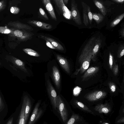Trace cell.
I'll use <instances>...</instances> for the list:
<instances>
[{
	"instance_id": "obj_6",
	"label": "cell",
	"mask_w": 124,
	"mask_h": 124,
	"mask_svg": "<svg viewBox=\"0 0 124 124\" xmlns=\"http://www.w3.org/2000/svg\"><path fill=\"white\" fill-rule=\"evenodd\" d=\"M71 14L73 20L78 25L82 24L80 15L78 9V5L75 1L71 0Z\"/></svg>"
},
{
	"instance_id": "obj_41",
	"label": "cell",
	"mask_w": 124,
	"mask_h": 124,
	"mask_svg": "<svg viewBox=\"0 0 124 124\" xmlns=\"http://www.w3.org/2000/svg\"><path fill=\"white\" fill-rule=\"evenodd\" d=\"M113 1L116 2L120 3H122L124 1V0H113Z\"/></svg>"
},
{
	"instance_id": "obj_29",
	"label": "cell",
	"mask_w": 124,
	"mask_h": 124,
	"mask_svg": "<svg viewBox=\"0 0 124 124\" xmlns=\"http://www.w3.org/2000/svg\"><path fill=\"white\" fill-rule=\"evenodd\" d=\"M21 2L20 0H9V2L8 8L12 6H17V5Z\"/></svg>"
},
{
	"instance_id": "obj_22",
	"label": "cell",
	"mask_w": 124,
	"mask_h": 124,
	"mask_svg": "<svg viewBox=\"0 0 124 124\" xmlns=\"http://www.w3.org/2000/svg\"><path fill=\"white\" fill-rule=\"evenodd\" d=\"M93 2L99 10L101 12L102 15L104 16L107 14V10L103 2L100 0H94Z\"/></svg>"
},
{
	"instance_id": "obj_4",
	"label": "cell",
	"mask_w": 124,
	"mask_h": 124,
	"mask_svg": "<svg viewBox=\"0 0 124 124\" xmlns=\"http://www.w3.org/2000/svg\"><path fill=\"white\" fill-rule=\"evenodd\" d=\"M47 90L50 101L52 110L54 114L58 117L56 102L57 93L49 79L47 80Z\"/></svg>"
},
{
	"instance_id": "obj_14",
	"label": "cell",
	"mask_w": 124,
	"mask_h": 124,
	"mask_svg": "<svg viewBox=\"0 0 124 124\" xmlns=\"http://www.w3.org/2000/svg\"><path fill=\"white\" fill-rule=\"evenodd\" d=\"M7 56L10 61L14 65L24 72H27V70L25 67L24 63L22 61L13 56L9 55Z\"/></svg>"
},
{
	"instance_id": "obj_13",
	"label": "cell",
	"mask_w": 124,
	"mask_h": 124,
	"mask_svg": "<svg viewBox=\"0 0 124 124\" xmlns=\"http://www.w3.org/2000/svg\"><path fill=\"white\" fill-rule=\"evenodd\" d=\"M54 1L64 16L69 18L70 12L64 4L63 0H55Z\"/></svg>"
},
{
	"instance_id": "obj_5",
	"label": "cell",
	"mask_w": 124,
	"mask_h": 124,
	"mask_svg": "<svg viewBox=\"0 0 124 124\" xmlns=\"http://www.w3.org/2000/svg\"><path fill=\"white\" fill-rule=\"evenodd\" d=\"M11 28L12 32L10 34H8L9 36L16 39L18 41L22 42L26 41L30 39L32 36L31 34L24 30Z\"/></svg>"
},
{
	"instance_id": "obj_43",
	"label": "cell",
	"mask_w": 124,
	"mask_h": 124,
	"mask_svg": "<svg viewBox=\"0 0 124 124\" xmlns=\"http://www.w3.org/2000/svg\"><path fill=\"white\" fill-rule=\"evenodd\" d=\"M124 29L123 27L122 29L120 31V34L122 37H124Z\"/></svg>"
},
{
	"instance_id": "obj_19",
	"label": "cell",
	"mask_w": 124,
	"mask_h": 124,
	"mask_svg": "<svg viewBox=\"0 0 124 124\" xmlns=\"http://www.w3.org/2000/svg\"><path fill=\"white\" fill-rule=\"evenodd\" d=\"M25 99L24 96L22 107L20 110V116L18 124H25Z\"/></svg>"
},
{
	"instance_id": "obj_33",
	"label": "cell",
	"mask_w": 124,
	"mask_h": 124,
	"mask_svg": "<svg viewBox=\"0 0 124 124\" xmlns=\"http://www.w3.org/2000/svg\"><path fill=\"white\" fill-rule=\"evenodd\" d=\"M40 13L41 15L47 20H48V18L46 13L44 10L42 8H40L39 9Z\"/></svg>"
},
{
	"instance_id": "obj_9",
	"label": "cell",
	"mask_w": 124,
	"mask_h": 124,
	"mask_svg": "<svg viewBox=\"0 0 124 124\" xmlns=\"http://www.w3.org/2000/svg\"><path fill=\"white\" fill-rule=\"evenodd\" d=\"M73 108L79 109L85 112L88 113L95 115L96 113L91 108H89L81 102L75 100L72 104Z\"/></svg>"
},
{
	"instance_id": "obj_34",
	"label": "cell",
	"mask_w": 124,
	"mask_h": 124,
	"mask_svg": "<svg viewBox=\"0 0 124 124\" xmlns=\"http://www.w3.org/2000/svg\"><path fill=\"white\" fill-rule=\"evenodd\" d=\"M109 63L110 68H112L113 64V56L110 53L109 54Z\"/></svg>"
},
{
	"instance_id": "obj_10",
	"label": "cell",
	"mask_w": 124,
	"mask_h": 124,
	"mask_svg": "<svg viewBox=\"0 0 124 124\" xmlns=\"http://www.w3.org/2000/svg\"><path fill=\"white\" fill-rule=\"evenodd\" d=\"M24 96L25 99V124H27L28 120L32 108L33 104L31 99L28 96L25 95Z\"/></svg>"
},
{
	"instance_id": "obj_7",
	"label": "cell",
	"mask_w": 124,
	"mask_h": 124,
	"mask_svg": "<svg viewBox=\"0 0 124 124\" xmlns=\"http://www.w3.org/2000/svg\"><path fill=\"white\" fill-rule=\"evenodd\" d=\"M92 109L95 113L97 112L99 114H103L106 115L110 114L112 111V108L107 103L98 104Z\"/></svg>"
},
{
	"instance_id": "obj_24",
	"label": "cell",
	"mask_w": 124,
	"mask_h": 124,
	"mask_svg": "<svg viewBox=\"0 0 124 124\" xmlns=\"http://www.w3.org/2000/svg\"><path fill=\"white\" fill-rule=\"evenodd\" d=\"M124 17V13L122 14L115 19L110 23V26L113 27L117 25L123 19Z\"/></svg>"
},
{
	"instance_id": "obj_45",
	"label": "cell",
	"mask_w": 124,
	"mask_h": 124,
	"mask_svg": "<svg viewBox=\"0 0 124 124\" xmlns=\"http://www.w3.org/2000/svg\"><path fill=\"white\" fill-rule=\"evenodd\" d=\"M42 124H48V123L46 121H44L43 123Z\"/></svg>"
},
{
	"instance_id": "obj_30",
	"label": "cell",
	"mask_w": 124,
	"mask_h": 124,
	"mask_svg": "<svg viewBox=\"0 0 124 124\" xmlns=\"http://www.w3.org/2000/svg\"><path fill=\"white\" fill-rule=\"evenodd\" d=\"M7 0H2L0 1V12L5 8L7 6Z\"/></svg>"
},
{
	"instance_id": "obj_16",
	"label": "cell",
	"mask_w": 124,
	"mask_h": 124,
	"mask_svg": "<svg viewBox=\"0 0 124 124\" xmlns=\"http://www.w3.org/2000/svg\"><path fill=\"white\" fill-rule=\"evenodd\" d=\"M56 57L58 61L62 68L67 73H70L69 65L67 59L59 55H57Z\"/></svg>"
},
{
	"instance_id": "obj_38",
	"label": "cell",
	"mask_w": 124,
	"mask_h": 124,
	"mask_svg": "<svg viewBox=\"0 0 124 124\" xmlns=\"http://www.w3.org/2000/svg\"><path fill=\"white\" fill-rule=\"evenodd\" d=\"M124 117H122L118 119L116 122V124H119L121 123H124Z\"/></svg>"
},
{
	"instance_id": "obj_26",
	"label": "cell",
	"mask_w": 124,
	"mask_h": 124,
	"mask_svg": "<svg viewBox=\"0 0 124 124\" xmlns=\"http://www.w3.org/2000/svg\"><path fill=\"white\" fill-rule=\"evenodd\" d=\"M98 68L96 67H92L88 69L84 74L83 77L85 78L91 75L95 72L97 70Z\"/></svg>"
},
{
	"instance_id": "obj_32",
	"label": "cell",
	"mask_w": 124,
	"mask_h": 124,
	"mask_svg": "<svg viewBox=\"0 0 124 124\" xmlns=\"http://www.w3.org/2000/svg\"><path fill=\"white\" fill-rule=\"evenodd\" d=\"M88 16L89 23L91 24L93 19V16L92 13L91 11L90 8L89 6H88Z\"/></svg>"
},
{
	"instance_id": "obj_39",
	"label": "cell",
	"mask_w": 124,
	"mask_h": 124,
	"mask_svg": "<svg viewBox=\"0 0 124 124\" xmlns=\"http://www.w3.org/2000/svg\"><path fill=\"white\" fill-rule=\"evenodd\" d=\"M110 89L112 92H114L115 91L116 89L115 86L114 85H112L110 87Z\"/></svg>"
},
{
	"instance_id": "obj_18",
	"label": "cell",
	"mask_w": 124,
	"mask_h": 124,
	"mask_svg": "<svg viewBox=\"0 0 124 124\" xmlns=\"http://www.w3.org/2000/svg\"><path fill=\"white\" fill-rule=\"evenodd\" d=\"M43 2L46 8L52 17L55 20H56V17L54 9L50 0H43Z\"/></svg>"
},
{
	"instance_id": "obj_28",
	"label": "cell",
	"mask_w": 124,
	"mask_h": 124,
	"mask_svg": "<svg viewBox=\"0 0 124 124\" xmlns=\"http://www.w3.org/2000/svg\"><path fill=\"white\" fill-rule=\"evenodd\" d=\"M9 9L11 13L14 14H17L20 11V9L17 6H11Z\"/></svg>"
},
{
	"instance_id": "obj_25",
	"label": "cell",
	"mask_w": 124,
	"mask_h": 124,
	"mask_svg": "<svg viewBox=\"0 0 124 124\" xmlns=\"http://www.w3.org/2000/svg\"><path fill=\"white\" fill-rule=\"evenodd\" d=\"M23 51L27 54L31 56L39 57L40 55L36 51L30 48H24Z\"/></svg>"
},
{
	"instance_id": "obj_48",
	"label": "cell",
	"mask_w": 124,
	"mask_h": 124,
	"mask_svg": "<svg viewBox=\"0 0 124 124\" xmlns=\"http://www.w3.org/2000/svg\"></svg>"
},
{
	"instance_id": "obj_1",
	"label": "cell",
	"mask_w": 124,
	"mask_h": 124,
	"mask_svg": "<svg viewBox=\"0 0 124 124\" xmlns=\"http://www.w3.org/2000/svg\"><path fill=\"white\" fill-rule=\"evenodd\" d=\"M99 38L93 37L89 39L84 47L79 58V61L81 65V72H84L88 68L90 62L96 54L93 49Z\"/></svg>"
},
{
	"instance_id": "obj_15",
	"label": "cell",
	"mask_w": 124,
	"mask_h": 124,
	"mask_svg": "<svg viewBox=\"0 0 124 124\" xmlns=\"http://www.w3.org/2000/svg\"><path fill=\"white\" fill-rule=\"evenodd\" d=\"M52 75L55 85L57 88L59 89L60 85V76L59 70L55 66L52 67Z\"/></svg>"
},
{
	"instance_id": "obj_44",
	"label": "cell",
	"mask_w": 124,
	"mask_h": 124,
	"mask_svg": "<svg viewBox=\"0 0 124 124\" xmlns=\"http://www.w3.org/2000/svg\"><path fill=\"white\" fill-rule=\"evenodd\" d=\"M63 0V3L65 5V4H67V3H68V0Z\"/></svg>"
},
{
	"instance_id": "obj_12",
	"label": "cell",
	"mask_w": 124,
	"mask_h": 124,
	"mask_svg": "<svg viewBox=\"0 0 124 124\" xmlns=\"http://www.w3.org/2000/svg\"><path fill=\"white\" fill-rule=\"evenodd\" d=\"M8 25L12 28L22 30H31V28L28 25L21 23L18 21H10L8 23Z\"/></svg>"
},
{
	"instance_id": "obj_3",
	"label": "cell",
	"mask_w": 124,
	"mask_h": 124,
	"mask_svg": "<svg viewBox=\"0 0 124 124\" xmlns=\"http://www.w3.org/2000/svg\"><path fill=\"white\" fill-rule=\"evenodd\" d=\"M39 100L35 104L27 124H35L45 111L47 106Z\"/></svg>"
},
{
	"instance_id": "obj_35",
	"label": "cell",
	"mask_w": 124,
	"mask_h": 124,
	"mask_svg": "<svg viewBox=\"0 0 124 124\" xmlns=\"http://www.w3.org/2000/svg\"><path fill=\"white\" fill-rule=\"evenodd\" d=\"M120 46V57H121L123 56L124 54V45H121Z\"/></svg>"
},
{
	"instance_id": "obj_8",
	"label": "cell",
	"mask_w": 124,
	"mask_h": 124,
	"mask_svg": "<svg viewBox=\"0 0 124 124\" xmlns=\"http://www.w3.org/2000/svg\"><path fill=\"white\" fill-rule=\"evenodd\" d=\"M106 93L103 91H96L88 94L85 97L88 101L93 102L101 99L104 98Z\"/></svg>"
},
{
	"instance_id": "obj_36",
	"label": "cell",
	"mask_w": 124,
	"mask_h": 124,
	"mask_svg": "<svg viewBox=\"0 0 124 124\" xmlns=\"http://www.w3.org/2000/svg\"><path fill=\"white\" fill-rule=\"evenodd\" d=\"M4 107V104L1 96H0V111L3 109Z\"/></svg>"
},
{
	"instance_id": "obj_2",
	"label": "cell",
	"mask_w": 124,
	"mask_h": 124,
	"mask_svg": "<svg viewBox=\"0 0 124 124\" xmlns=\"http://www.w3.org/2000/svg\"><path fill=\"white\" fill-rule=\"evenodd\" d=\"M58 118L62 123L66 122L73 113L69 105L59 95H57L56 100Z\"/></svg>"
},
{
	"instance_id": "obj_46",
	"label": "cell",
	"mask_w": 124,
	"mask_h": 124,
	"mask_svg": "<svg viewBox=\"0 0 124 124\" xmlns=\"http://www.w3.org/2000/svg\"><path fill=\"white\" fill-rule=\"evenodd\" d=\"M102 124H109L107 122H104Z\"/></svg>"
},
{
	"instance_id": "obj_11",
	"label": "cell",
	"mask_w": 124,
	"mask_h": 124,
	"mask_svg": "<svg viewBox=\"0 0 124 124\" xmlns=\"http://www.w3.org/2000/svg\"><path fill=\"white\" fill-rule=\"evenodd\" d=\"M63 124H85L84 120L79 115L73 112L71 116L65 123Z\"/></svg>"
},
{
	"instance_id": "obj_31",
	"label": "cell",
	"mask_w": 124,
	"mask_h": 124,
	"mask_svg": "<svg viewBox=\"0 0 124 124\" xmlns=\"http://www.w3.org/2000/svg\"><path fill=\"white\" fill-rule=\"evenodd\" d=\"M82 90L81 88L80 87L78 86H76L73 89V94L75 96H78L79 94Z\"/></svg>"
},
{
	"instance_id": "obj_21",
	"label": "cell",
	"mask_w": 124,
	"mask_h": 124,
	"mask_svg": "<svg viewBox=\"0 0 124 124\" xmlns=\"http://www.w3.org/2000/svg\"><path fill=\"white\" fill-rule=\"evenodd\" d=\"M30 23L36 26L44 29L48 30L52 28L51 25L45 23L35 20L30 21L29 22Z\"/></svg>"
},
{
	"instance_id": "obj_47",
	"label": "cell",
	"mask_w": 124,
	"mask_h": 124,
	"mask_svg": "<svg viewBox=\"0 0 124 124\" xmlns=\"http://www.w3.org/2000/svg\"><path fill=\"white\" fill-rule=\"evenodd\" d=\"M1 63L0 62V65H1Z\"/></svg>"
},
{
	"instance_id": "obj_40",
	"label": "cell",
	"mask_w": 124,
	"mask_h": 124,
	"mask_svg": "<svg viewBox=\"0 0 124 124\" xmlns=\"http://www.w3.org/2000/svg\"><path fill=\"white\" fill-rule=\"evenodd\" d=\"M13 118L12 117L9 120L6 124H13Z\"/></svg>"
},
{
	"instance_id": "obj_42",
	"label": "cell",
	"mask_w": 124,
	"mask_h": 124,
	"mask_svg": "<svg viewBox=\"0 0 124 124\" xmlns=\"http://www.w3.org/2000/svg\"><path fill=\"white\" fill-rule=\"evenodd\" d=\"M114 70L115 73L116 74L118 71V67L117 65H116L115 68H114Z\"/></svg>"
},
{
	"instance_id": "obj_23",
	"label": "cell",
	"mask_w": 124,
	"mask_h": 124,
	"mask_svg": "<svg viewBox=\"0 0 124 124\" xmlns=\"http://www.w3.org/2000/svg\"><path fill=\"white\" fill-rule=\"evenodd\" d=\"M93 18L95 21L96 23L99 24L103 20L104 16L100 13H92Z\"/></svg>"
},
{
	"instance_id": "obj_20",
	"label": "cell",
	"mask_w": 124,
	"mask_h": 124,
	"mask_svg": "<svg viewBox=\"0 0 124 124\" xmlns=\"http://www.w3.org/2000/svg\"><path fill=\"white\" fill-rule=\"evenodd\" d=\"M40 37L49 41L56 48V49L61 51L64 50V48L62 45L52 39L42 35H40Z\"/></svg>"
},
{
	"instance_id": "obj_27",
	"label": "cell",
	"mask_w": 124,
	"mask_h": 124,
	"mask_svg": "<svg viewBox=\"0 0 124 124\" xmlns=\"http://www.w3.org/2000/svg\"><path fill=\"white\" fill-rule=\"evenodd\" d=\"M12 32V30L11 28H9L6 26L0 27V33L9 34Z\"/></svg>"
},
{
	"instance_id": "obj_37",
	"label": "cell",
	"mask_w": 124,
	"mask_h": 124,
	"mask_svg": "<svg viewBox=\"0 0 124 124\" xmlns=\"http://www.w3.org/2000/svg\"><path fill=\"white\" fill-rule=\"evenodd\" d=\"M46 40V44L48 47L51 49H56V48L54 47L49 41L47 40Z\"/></svg>"
},
{
	"instance_id": "obj_17",
	"label": "cell",
	"mask_w": 124,
	"mask_h": 124,
	"mask_svg": "<svg viewBox=\"0 0 124 124\" xmlns=\"http://www.w3.org/2000/svg\"><path fill=\"white\" fill-rule=\"evenodd\" d=\"M83 8V22L85 25L87 26L89 23L88 16V6L84 1L81 2Z\"/></svg>"
}]
</instances>
